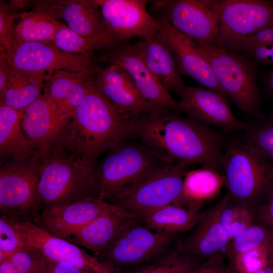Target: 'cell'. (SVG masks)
<instances>
[{
  "instance_id": "41",
  "label": "cell",
  "mask_w": 273,
  "mask_h": 273,
  "mask_svg": "<svg viewBox=\"0 0 273 273\" xmlns=\"http://www.w3.org/2000/svg\"><path fill=\"white\" fill-rule=\"evenodd\" d=\"M40 273H86L64 263H57L44 260Z\"/></svg>"
},
{
  "instance_id": "26",
  "label": "cell",
  "mask_w": 273,
  "mask_h": 273,
  "mask_svg": "<svg viewBox=\"0 0 273 273\" xmlns=\"http://www.w3.org/2000/svg\"><path fill=\"white\" fill-rule=\"evenodd\" d=\"M24 110L0 103V155L3 158L21 161L37 155L27 139L22 122Z\"/></svg>"
},
{
  "instance_id": "6",
  "label": "cell",
  "mask_w": 273,
  "mask_h": 273,
  "mask_svg": "<svg viewBox=\"0 0 273 273\" xmlns=\"http://www.w3.org/2000/svg\"><path fill=\"white\" fill-rule=\"evenodd\" d=\"M179 235L152 231L137 217L97 257L117 273L153 262L176 247Z\"/></svg>"
},
{
  "instance_id": "10",
  "label": "cell",
  "mask_w": 273,
  "mask_h": 273,
  "mask_svg": "<svg viewBox=\"0 0 273 273\" xmlns=\"http://www.w3.org/2000/svg\"><path fill=\"white\" fill-rule=\"evenodd\" d=\"M191 166L183 162L168 163L112 204L139 218L165 206L177 205L183 193L185 174Z\"/></svg>"
},
{
  "instance_id": "40",
  "label": "cell",
  "mask_w": 273,
  "mask_h": 273,
  "mask_svg": "<svg viewBox=\"0 0 273 273\" xmlns=\"http://www.w3.org/2000/svg\"><path fill=\"white\" fill-rule=\"evenodd\" d=\"M248 211L254 222L273 234V185L264 198Z\"/></svg>"
},
{
  "instance_id": "16",
  "label": "cell",
  "mask_w": 273,
  "mask_h": 273,
  "mask_svg": "<svg viewBox=\"0 0 273 273\" xmlns=\"http://www.w3.org/2000/svg\"><path fill=\"white\" fill-rule=\"evenodd\" d=\"M112 204L98 197H89L43 208L31 221L52 235L68 241Z\"/></svg>"
},
{
  "instance_id": "34",
  "label": "cell",
  "mask_w": 273,
  "mask_h": 273,
  "mask_svg": "<svg viewBox=\"0 0 273 273\" xmlns=\"http://www.w3.org/2000/svg\"><path fill=\"white\" fill-rule=\"evenodd\" d=\"M242 140L265 158L273 162V111L247 123Z\"/></svg>"
},
{
  "instance_id": "36",
  "label": "cell",
  "mask_w": 273,
  "mask_h": 273,
  "mask_svg": "<svg viewBox=\"0 0 273 273\" xmlns=\"http://www.w3.org/2000/svg\"><path fill=\"white\" fill-rule=\"evenodd\" d=\"M24 6L22 1H0V58H6L11 51L15 39L14 22L20 18L17 8Z\"/></svg>"
},
{
  "instance_id": "12",
  "label": "cell",
  "mask_w": 273,
  "mask_h": 273,
  "mask_svg": "<svg viewBox=\"0 0 273 273\" xmlns=\"http://www.w3.org/2000/svg\"><path fill=\"white\" fill-rule=\"evenodd\" d=\"M5 217L27 245L45 260L66 263L86 273H117L77 245L52 235L32 221Z\"/></svg>"
},
{
  "instance_id": "25",
  "label": "cell",
  "mask_w": 273,
  "mask_h": 273,
  "mask_svg": "<svg viewBox=\"0 0 273 273\" xmlns=\"http://www.w3.org/2000/svg\"><path fill=\"white\" fill-rule=\"evenodd\" d=\"M19 18L15 26L13 47L26 42H52L58 29L66 26L59 18L55 1H35L32 9L23 11Z\"/></svg>"
},
{
  "instance_id": "17",
  "label": "cell",
  "mask_w": 273,
  "mask_h": 273,
  "mask_svg": "<svg viewBox=\"0 0 273 273\" xmlns=\"http://www.w3.org/2000/svg\"><path fill=\"white\" fill-rule=\"evenodd\" d=\"M177 101L184 115L226 131L244 130L247 123L239 120L230 109L227 99L203 86H186Z\"/></svg>"
},
{
  "instance_id": "9",
  "label": "cell",
  "mask_w": 273,
  "mask_h": 273,
  "mask_svg": "<svg viewBox=\"0 0 273 273\" xmlns=\"http://www.w3.org/2000/svg\"><path fill=\"white\" fill-rule=\"evenodd\" d=\"M197 48L208 62L220 86L228 98H231L246 114L257 115L260 97L255 70L250 60L241 54L216 47L197 45Z\"/></svg>"
},
{
  "instance_id": "27",
  "label": "cell",
  "mask_w": 273,
  "mask_h": 273,
  "mask_svg": "<svg viewBox=\"0 0 273 273\" xmlns=\"http://www.w3.org/2000/svg\"><path fill=\"white\" fill-rule=\"evenodd\" d=\"M60 19L67 27L84 37L111 34L105 25L96 0H69L57 2Z\"/></svg>"
},
{
  "instance_id": "45",
  "label": "cell",
  "mask_w": 273,
  "mask_h": 273,
  "mask_svg": "<svg viewBox=\"0 0 273 273\" xmlns=\"http://www.w3.org/2000/svg\"><path fill=\"white\" fill-rule=\"evenodd\" d=\"M255 273H273V267L268 265Z\"/></svg>"
},
{
  "instance_id": "39",
  "label": "cell",
  "mask_w": 273,
  "mask_h": 273,
  "mask_svg": "<svg viewBox=\"0 0 273 273\" xmlns=\"http://www.w3.org/2000/svg\"><path fill=\"white\" fill-rule=\"evenodd\" d=\"M29 246L8 219L0 217V261Z\"/></svg>"
},
{
  "instance_id": "2",
  "label": "cell",
  "mask_w": 273,
  "mask_h": 273,
  "mask_svg": "<svg viewBox=\"0 0 273 273\" xmlns=\"http://www.w3.org/2000/svg\"><path fill=\"white\" fill-rule=\"evenodd\" d=\"M134 128V123L126 120L98 90L94 79L57 144L95 165L100 155L131 138Z\"/></svg>"
},
{
  "instance_id": "30",
  "label": "cell",
  "mask_w": 273,
  "mask_h": 273,
  "mask_svg": "<svg viewBox=\"0 0 273 273\" xmlns=\"http://www.w3.org/2000/svg\"><path fill=\"white\" fill-rule=\"evenodd\" d=\"M203 214L183 206L170 204L160 208L140 217L148 229L159 233L179 235L197 224Z\"/></svg>"
},
{
  "instance_id": "20",
  "label": "cell",
  "mask_w": 273,
  "mask_h": 273,
  "mask_svg": "<svg viewBox=\"0 0 273 273\" xmlns=\"http://www.w3.org/2000/svg\"><path fill=\"white\" fill-rule=\"evenodd\" d=\"M66 122L54 102L43 94L24 110L22 125L27 139L41 155L58 143Z\"/></svg>"
},
{
  "instance_id": "14",
  "label": "cell",
  "mask_w": 273,
  "mask_h": 273,
  "mask_svg": "<svg viewBox=\"0 0 273 273\" xmlns=\"http://www.w3.org/2000/svg\"><path fill=\"white\" fill-rule=\"evenodd\" d=\"M97 60L124 69L153 111H179L177 101L163 87L147 68L137 43L132 45L127 43L102 52L97 56Z\"/></svg>"
},
{
  "instance_id": "21",
  "label": "cell",
  "mask_w": 273,
  "mask_h": 273,
  "mask_svg": "<svg viewBox=\"0 0 273 273\" xmlns=\"http://www.w3.org/2000/svg\"><path fill=\"white\" fill-rule=\"evenodd\" d=\"M174 56L179 73L191 77L205 87L213 90L227 99L207 60L196 43L170 25L159 23Z\"/></svg>"
},
{
  "instance_id": "13",
  "label": "cell",
  "mask_w": 273,
  "mask_h": 273,
  "mask_svg": "<svg viewBox=\"0 0 273 273\" xmlns=\"http://www.w3.org/2000/svg\"><path fill=\"white\" fill-rule=\"evenodd\" d=\"M97 55L69 53L52 42H26L13 47L6 61L13 68L42 73L94 71Z\"/></svg>"
},
{
  "instance_id": "43",
  "label": "cell",
  "mask_w": 273,
  "mask_h": 273,
  "mask_svg": "<svg viewBox=\"0 0 273 273\" xmlns=\"http://www.w3.org/2000/svg\"><path fill=\"white\" fill-rule=\"evenodd\" d=\"M10 72V66L6 59H0V102L3 101Z\"/></svg>"
},
{
  "instance_id": "8",
  "label": "cell",
  "mask_w": 273,
  "mask_h": 273,
  "mask_svg": "<svg viewBox=\"0 0 273 273\" xmlns=\"http://www.w3.org/2000/svg\"><path fill=\"white\" fill-rule=\"evenodd\" d=\"M218 22L216 48L241 54L250 36L273 25V1L213 0Z\"/></svg>"
},
{
  "instance_id": "19",
  "label": "cell",
  "mask_w": 273,
  "mask_h": 273,
  "mask_svg": "<svg viewBox=\"0 0 273 273\" xmlns=\"http://www.w3.org/2000/svg\"><path fill=\"white\" fill-rule=\"evenodd\" d=\"M226 194L203 214L190 235L180 241L181 252L202 262L221 254L230 242L229 236L220 222L221 210L229 200Z\"/></svg>"
},
{
  "instance_id": "29",
  "label": "cell",
  "mask_w": 273,
  "mask_h": 273,
  "mask_svg": "<svg viewBox=\"0 0 273 273\" xmlns=\"http://www.w3.org/2000/svg\"><path fill=\"white\" fill-rule=\"evenodd\" d=\"M46 74L10 66L3 101L0 103L16 109L25 110L42 95Z\"/></svg>"
},
{
  "instance_id": "15",
  "label": "cell",
  "mask_w": 273,
  "mask_h": 273,
  "mask_svg": "<svg viewBox=\"0 0 273 273\" xmlns=\"http://www.w3.org/2000/svg\"><path fill=\"white\" fill-rule=\"evenodd\" d=\"M107 30L121 45L134 37L144 39L160 29L146 0H96Z\"/></svg>"
},
{
  "instance_id": "3",
  "label": "cell",
  "mask_w": 273,
  "mask_h": 273,
  "mask_svg": "<svg viewBox=\"0 0 273 273\" xmlns=\"http://www.w3.org/2000/svg\"><path fill=\"white\" fill-rule=\"evenodd\" d=\"M38 157L35 215L46 207L99 197L95 165L59 144Z\"/></svg>"
},
{
  "instance_id": "28",
  "label": "cell",
  "mask_w": 273,
  "mask_h": 273,
  "mask_svg": "<svg viewBox=\"0 0 273 273\" xmlns=\"http://www.w3.org/2000/svg\"><path fill=\"white\" fill-rule=\"evenodd\" d=\"M224 186L222 173L216 170L202 167L189 170L186 173L183 193L177 205H186L196 212L206 202L216 198Z\"/></svg>"
},
{
  "instance_id": "1",
  "label": "cell",
  "mask_w": 273,
  "mask_h": 273,
  "mask_svg": "<svg viewBox=\"0 0 273 273\" xmlns=\"http://www.w3.org/2000/svg\"><path fill=\"white\" fill-rule=\"evenodd\" d=\"M132 137L172 161L222 172L225 143L222 135L178 111L146 114L134 122Z\"/></svg>"
},
{
  "instance_id": "32",
  "label": "cell",
  "mask_w": 273,
  "mask_h": 273,
  "mask_svg": "<svg viewBox=\"0 0 273 273\" xmlns=\"http://www.w3.org/2000/svg\"><path fill=\"white\" fill-rule=\"evenodd\" d=\"M178 245L156 261L119 273H193L203 265L205 262L179 251Z\"/></svg>"
},
{
  "instance_id": "33",
  "label": "cell",
  "mask_w": 273,
  "mask_h": 273,
  "mask_svg": "<svg viewBox=\"0 0 273 273\" xmlns=\"http://www.w3.org/2000/svg\"><path fill=\"white\" fill-rule=\"evenodd\" d=\"M273 246V234L263 226L254 222L245 232L230 242L224 250L229 261L250 249Z\"/></svg>"
},
{
  "instance_id": "22",
  "label": "cell",
  "mask_w": 273,
  "mask_h": 273,
  "mask_svg": "<svg viewBox=\"0 0 273 273\" xmlns=\"http://www.w3.org/2000/svg\"><path fill=\"white\" fill-rule=\"evenodd\" d=\"M143 59L150 72L167 91L178 97L186 85L168 41L160 29L137 42Z\"/></svg>"
},
{
  "instance_id": "4",
  "label": "cell",
  "mask_w": 273,
  "mask_h": 273,
  "mask_svg": "<svg viewBox=\"0 0 273 273\" xmlns=\"http://www.w3.org/2000/svg\"><path fill=\"white\" fill-rule=\"evenodd\" d=\"M129 139L109 150L96 167L98 197L110 203L160 167L173 162Z\"/></svg>"
},
{
  "instance_id": "11",
  "label": "cell",
  "mask_w": 273,
  "mask_h": 273,
  "mask_svg": "<svg viewBox=\"0 0 273 273\" xmlns=\"http://www.w3.org/2000/svg\"><path fill=\"white\" fill-rule=\"evenodd\" d=\"M39 179V157L8 161L0 168L1 215L32 221Z\"/></svg>"
},
{
  "instance_id": "37",
  "label": "cell",
  "mask_w": 273,
  "mask_h": 273,
  "mask_svg": "<svg viewBox=\"0 0 273 273\" xmlns=\"http://www.w3.org/2000/svg\"><path fill=\"white\" fill-rule=\"evenodd\" d=\"M44 260L28 247L0 261V273H40Z\"/></svg>"
},
{
  "instance_id": "46",
  "label": "cell",
  "mask_w": 273,
  "mask_h": 273,
  "mask_svg": "<svg viewBox=\"0 0 273 273\" xmlns=\"http://www.w3.org/2000/svg\"><path fill=\"white\" fill-rule=\"evenodd\" d=\"M92 273H96V272H92Z\"/></svg>"
},
{
  "instance_id": "5",
  "label": "cell",
  "mask_w": 273,
  "mask_h": 273,
  "mask_svg": "<svg viewBox=\"0 0 273 273\" xmlns=\"http://www.w3.org/2000/svg\"><path fill=\"white\" fill-rule=\"evenodd\" d=\"M224 186L233 203L248 210L273 185V162L242 140L225 143Z\"/></svg>"
},
{
  "instance_id": "18",
  "label": "cell",
  "mask_w": 273,
  "mask_h": 273,
  "mask_svg": "<svg viewBox=\"0 0 273 273\" xmlns=\"http://www.w3.org/2000/svg\"><path fill=\"white\" fill-rule=\"evenodd\" d=\"M94 83L128 121L134 123L143 116L153 111L129 75L117 65L98 66Z\"/></svg>"
},
{
  "instance_id": "23",
  "label": "cell",
  "mask_w": 273,
  "mask_h": 273,
  "mask_svg": "<svg viewBox=\"0 0 273 273\" xmlns=\"http://www.w3.org/2000/svg\"><path fill=\"white\" fill-rule=\"evenodd\" d=\"M95 72L58 71L46 74L43 94L54 102L66 121L84 98Z\"/></svg>"
},
{
  "instance_id": "44",
  "label": "cell",
  "mask_w": 273,
  "mask_h": 273,
  "mask_svg": "<svg viewBox=\"0 0 273 273\" xmlns=\"http://www.w3.org/2000/svg\"><path fill=\"white\" fill-rule=\"evenodd\" d=\"M264 83L270 99L273 101V71L268 72L265 76Z\"/></svg>"
},
{
  "instance_id": "31",
  "label": "cell",
  "mask_w": 273,
  "mask_h": 273,
  "mask_svg": "<svg viewBox=\"0 0 273 273\" xmlns=\"http://www.w3.org/2000/svg\"><path fill=\"white\" fill-rule=\"evenodd\" d=\"M52 42L63 51L85 55L95 54L97 50L104 52L121 46L111 34L84 37L73 32L67 26L58 29Z\"/></svg>"
},
{
  "instance_id": "38",
  "label": "cell",
  "mask_w": 273,
  "mask_h": 273,
  "mask_svg": "<svg viewBox=\"0 0 273 273\" xmlns=\"http://www.w3.org/2000/svg\"><path fill=\"white\" fill-rule=\"evenodd\" d=\"M220 219L229 236L230 242L245 232L254 222L248 210L233 203L230 198L221 210Z\"/></svg>"
},
{
  "instance_id": "35",
  "label": "cell",
  "mask_w": 273,
  "mask_h": 273,
  "mask_svg": "<svg viewBox=\"0 0 273 273\" xmlns=\"http://www.w3.org/2000/svg\"><path fill=\"white\" fill-rule=\"evenodd\" d=\"M241 54L261 65H273V25L248 37L242 46Z\"/></svg>"
},
{
  "instance_id": "24",
  "label": "cell",
  "mask_w": 273,
  "mask_h": 273,
  "mask_svg": "<svg viewBox=\"0 0 273 273\" xmlns=\"http://www.w3.org/2000/svg\"><path fill=\"white\" fill-rule=\"evenodd\" d=\"M135 218L137 217L112 204L68 241L86 248L98 257L122 230Z\"/></svg>"
},
{
  "instance_id": "7",
  "label": "cell",
  "mask_w": 273,
  "mask_h": 273,
  "mask_svg": "<svg viewBox=\"0 0 273 273\" xmlns=\"http://www.w3.org/2000/svg\"><path fill=\"white\" fill-rule=\"evenodd\" d=\"M158 23L170 25L199 46L216 47L218 22L213 0L148 1Z\"/></svg>"
},
{
  "instance_id": "42",
  "label": "cell",
  "mask_w": 273,
  "mask_h": 273,
  "mask_svg": "<svg viewBox=\"0 0 273 273\" xmlns=\"http://www.w3.org/2000/svg\"><path fill=\"white\" fill-rule=\"evenodd\" d=\"M222 261L217 258L208 259L193 273H225V269L222 266Z\"/></svg>"
}]
</instances>
